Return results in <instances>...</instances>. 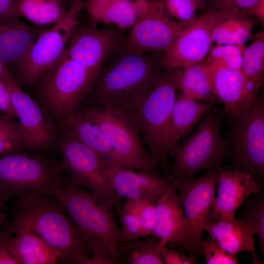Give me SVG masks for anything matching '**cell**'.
Here are the masks:
<instances>
[{"label": "cell", "mask_w": 264, "mask_h": 264, "mask_svg": "<svg viewBox=\"0 0 264 264\" xmlns=\"http://www.w3.org/2000/svg\"><path fill=\"white\" fill-rule=\"evenodd\" d=\"M6 86L21 126L28 151L60 154L58 146L59 128L53 118L22 89L16 81Z\"/></svg>", "instance_id": "5bb4252c"}, {"label": "cell", "mask_w": 264, "mask_h": 264, "mask_svg": "<svg viewBox=\"0 0 264 264\" xmlns=\"http://www.w3.org/2000/svg\"><path fill=\"white\" fill-rule=\"evenodd\" d=\"M10 222L40 236L57 253L59 262L92 264L88 241L54 196L31 195L16 198L9 210Z\"/></svg>", "instance_id": "7a4b0ae2"}, {"label": "cell", "mask_w": 264, "mask_h": 264, "mask_svg": "<svg viewBox=\"0 0 264 264\" xmlns=\"http://www.w3.org/2000/svg\"><path fill=\"white\" fill-rule=\"evenodd\" d=\"M226 156L232 169L260 184L264 176V99L258 95L231 119Z\"/></svg>", "instance_id": "9c48e42d"}, {"label": "cell", "mask_w": 264, "mask_h": 264, "mask_svg": "<svg viewBox=\"0 0 264 264\" xmlns=\"http://www.w3.org/2000/svg\"><path fill=\"white\" fill-rule=\"evenodd\" d=\"M95 77L65 50L60 59L28 87V94L60 128L79 107Z\"/></svg>", "instance_id": "5b68a950"}, {"label": "cell", "mask_w": 264, "mask_h": 264, "mask_svg": "<svg viewBox=\"0 0 264 264\" xmlns=\"http://www.w3.org/2000/svg\"><path fill=\"white\" fill-rule=\"evenodd\" d=\"M86 238L93 254L92 264H116L125 260L124 241L112 208L89 190L68 183L55 196Z\"/></svg>", "instance_id": "3957f363"}, {"label": "cell", "mask_w": 264, "mask_h": 264, "mask_svg": "<svg viewBox=\"0 0 264 264\" xmlns=\"http://www.w3.org/2000/svg\"><path fill=\"white\" fill-rule=\"evenodd\" d=\"M108 173L111 185L120 197L143 199L156 204L171 185L168 177L135 172L116 165H110Z\"/></svg>", "instance_id": "ffe728a7"}, {"label": "cell", "mask_w": 264, "mask_h": 264, "mask_svg": "<svg viewBox=\"0 0 264 264\" xmlns=\"http://www.w3.org/2000/svg\"><path fill=\"white\" fill-rule=\"evenodd\" d=\"M245 44L212 45L206 58L207 65L211 67L241 69Z\"/></svg>", "instance_id": "d6a6232c"}, {"label": "cell", "mask_w": 264, "mask_h": 264, "mask_svg": "<svg viewBox=\"0 0 264 264\" xmlns=\"http://www.w3.org/2000/svg\"><path fill=\"white\" fill-rule=\"evenodd\" d=\"M215 105L202 103L180 94L176 97L171 118L167 141L169 151L188 133Z\"/></svg>", "instance_id": "d4e9b609"}, {"label": "cell", "mask_w": 264, "mask_h": 264, "mask_svg": "<svg viewBox=\"0 0 264 264\" xmlns=\"http://www.w3.org/2000/svg\"><path fill=\"white\" fill-rule=\"evenodd\" d=\"M16 13L34 24L43 26L56 24L64 20L68 15L62 4L52 0H19Z\"/></svg>", "instance_id": "f1b7e54d"}, {"label": "cell", "mask_w": 264, "mask_h": 264, "mask_svg": "<svg viewBox=\"0 0 264 264\" xmlns=\"http://www.w3.org/2000/svg\"><path fill=\"white\" fill-rule=\"evenodd\" d=\"M188 22L172 18L160 0H149L147 7L139 16L122 45L134 52L165 54Z\"/></svg>", "instance_id": "4fadbf2b"}, {"label": "cell", "mask_w": 264, "mask_h": 264, "mask_svg": "<svg viewBox=\"0 0 264 264\" xmlns=\"http://www.w3.org/2000/svg\"><path fill=\"white\" fill-rule=\"evenodd\" d=\"M0 113L3 115L16 119L10 94L7 86L0 80Z\"/></svg>", "instance_id": "7bdbcfd3"}, {"label": "cell", "mask_w": 264, "mask_h": 264, "mask_svg": "<svg viewBox=\"0 0 264 264\" xmlns=\"http://www.w3.org/2000/svg\"><path fill=\"white\" fill-rule=\"evenodd\" d=\"M222 113L212 108L201 119L195 132L169 153L172 158L170 180H187L204 169L222 166L226 143L220 134Z\"/></svg>", "instance_id": "ba28073f"}, {"label": "cell", "mask_w": 264, "mask_h": 264, "mask_svg": "<svg viewBox=\"0 0 264 264\" xmlns=\"http://www.w3.org/2000/svg\"><path fill=\"white\" fill-rule=\"evenodd\" d=\"M202 256L207 264H237V255L224 250L212 240H204L201 242Z\"/></svg>", "instance_id": "74e56055"}, {"label": "cell", "mask_w": 264, "mask_h": 264, "mask_svg": "<svg viewBox=\"0 0 264 264\" xmlns=\"http://www.w3.org/2000/svg\"><path fill=\"white\" fill-rule=\"evenodd\" d=\"M203 230L228 253L237 255L246 251L252 256L253 264H263L255 249L256 230L248 221L235 217L215 221L209 220L204 224Z\"/></svg>", "instance_id": "44dd1931"}, {"label": "cell", "mask_w": 264, "mask_h": 264, "mask_svg": "<svg viewBox=\"0 0 264 264\" xmlns=\"http://www.w3.org/2000/svg\"><path fill=\"white\" fill-rule=\"evenodd\" d=\"M256 16L264 23V0H260L251 9L249 16Z\"/></svg>", "instance_id": "ee69618b"}, {"label": "cell", "mask_w": 264, "mask_h": 264, "mask_svg": "<svg viewBox=\"0 0 264 264\" xmlns=\"http://www.w3.org/2000/svg\"><path fill=\"white\" fill-rule=\"evenodd\" d=\"M15 231L14 226L10 221L0 230V264H17L9 247L10 239Z\"/></svg>", "instance_id": "ab89813d"}, {"label": "cell", "mask_w": 264, "mask_h": 264, "mask_svg": "<svg viewBox=\"0 0 264 264\" xmlns=\"http://www.w3.org/2000/svg\"><path fill=\"white\" fill-rule=\"evenodd\" d=\"M120 219V230L124 242L143 237L141 226L137 215L125 205L121 209Z\"/></svg>", "instance_id": "8d00e7d4"}, {"label": "cell", "mask_w": 264, "mask_h": 264, "mask_svg": "<svg viewBox=\"0 0 264 264\" xmlns=\"http://www.w3.org/2000/svg\"><path fill=\"white\" fill-rule=\"evenodd\" d=\"M69 183L61 159L44 152L25 151L0 157V204L24 197L55 196Z\"/></svg>", "instance_id": "277c9868"}, {"label": "cell", "mask_w": 264, "mask_h": 264, "mask_svg": "<svg viewBox=\"0 0 264 264\" xmlns=\"http://www.w3.org/2000/svg\"><path fill=\"white\" fill-rule=\"evenodd\" d=\"M83 0H77L63 21L40 33L35 41L11 74L22 87H29L39 76L51 67L64 54L71 33L78 24Z\"/></svg>", "instance_id": "8fae6325"}, {"label": "cell", "mask_w": 264, "mask_h": 264, "mask_svg": "<svg viewBox=\"0 0 264 264\" xmlns=\"http://www.w3.org/2000/svg\"><path fill=\"white\" fill-rule=\"evenodd\" d=\"M169 15L181 22L197 17L196 12L206 5L208 0H160Z\"/></svg>", "instance_id": "d590c367"}, {"label": "cell", "mask_w": 264, "mask_h": 264, "mask_svg": "<svg viewBox=\"0 0 264 264\" xmlns=\"http://www.w3.org/2000/svg\"><path fill=\"white\" fill-rule=\"evenodd\" d=\"M122 43L107 57L79 106H114L132 111L169 69L165 54L131 51Z\"/></svg>", "instance_id": "6da1fadb"}, {"label": "cell", "mask_w": 264, "mask_h": 264, "mask_svg": "<svg viewBox=\"0 0 264 264\" xmlns=\"http://www.w3.org/2000/svg\"><path fill=\"white\" fill-rule=\"evenodd\" d=\"M149 0H86L84 8L90 16V24H115L120 28L132 27L145 10Z\"/></svg>", "instance_id": "7402d4cb"}, {"label": "cell", "mask_w": 264, "mask_h": 264, "mask_svg": "<svg viewBox=\"0 0 264 264\" xmlns=\"http://www.w3.org/2000/svg\"><path fill=\"white\" fill-rule=\"evenodd\" d=\"M162 245L166 246L162 240L144 241L138 238L124 242L123 250L129 264H163Z\"/></svg>", "instance_id": "f546056e"}, {"label": "cell", "mask_w": 264, "mask_h": 264, "mask_svg": "<svg viewBox=\"0 0 264 264\" xmlns=\"http://www.w3.org/2000/svg\"><path fill=\"white\" fill-rule=\"evenodd\" d=\"M19 0H0V24L20 21L16 13Z\"/></svg>", "instance_id": "b9f144b4"}, {"label": "cell", "mask_w": 264, "mask_h": 264, "mask_svg": "<svg viewBox=\"0 0 264 264\" xmlns=\"http://www.w3.org/2000/svg\"><path fill=\"white\" fill-rule=\"evenodd\" d=\"M25 151L28 150L19 121L0 113V157Z\"/></svg>", "instance_id": "1f68e13d"}, {"label": "cell", "mask_w": 264, "mask_h": 264, "mask_svg": "<svg viewBox=\"0 0 264 264\" xmlns=\"http://www.w3.org/2000/svg\"><path fill=\"white\" fill-rule=\"evenodd\" d=\"M0 80L5 85L9 84L15 79L11 72L5 66L0 58Z\"/></svg>", "instance_id": "f6af8a7d"}, {"label": "cell", "mask_w": 264, "mask_h": 264, "mask_svg": "<svg viewBox=\"0 0 264 264\" xmlns=\"http://www.w3.org/2000/svg\"><path fill=\"white\" fill-rule=\"evenodd\" d=\"M54 1H55L57 2H59V3L62 4L65 6V4L67 2H71L72 4L75 1H76L77 0H52Z\"/></svg>", "instance_id": "7dc6e473"}, {"label": "cell", "mask_w": 264, "mask_h": 264, "mask_svg": "<svg viewBox=\"0 0 264 264\" xmlns=\"http://www.w3.org/2000/svg\"><path fill=\"white\" fill-rule=\"evenodd\" d=\"M177 89L183 95L199 102L214 105L218 103L210 84L205 59L180 69Z\"/></svg>", "instance_id": "83f0119b"}, {"label": "cell", "mask_w": 264, "mask_h": 264, "mask_svg": "<svg viewBox=\"0 0 264 264\" xmlns=\"http://www.w3.org/2000/svg\"><path fill=\"white\" fill-rule=\"evenodd\" d=\"M240 219L246 220L255 227L259 239L261 253L264 254V194L261 190L252 195L246 203L240 207Z\"/></svg>", "instance_id": "836d02e7"}, {"label": "cell", "mask_w": 264, "mask_h": 264, "mask_svg": "<svg viewBox=\"0 0 264 264\" xmlns=\"http://www.w3.org/2000/svg\"><path fill=\"white\" fill-rule=\"evenodd\" d=\"M58 146L70 183L88 189L113 208L120 198L115 192L108 173L109 165L97 153L59 128Z\"/></svg>", "instance_id": "30bf717a"}, {"label": "cell", "mask_w": 264, "mask_h": 264, "mask_svg": "<svg viewBox=\"0 0 264 264\" xmlns=\"http://www.w3.org/2000/svg\"><path fill=\"white\" fill-rule=\"evenodd\" d=\"M180 69H169L136 109L129 112L145 147L154 161H162L164 169L168 165L167 141Z\"/></svg>", "instance_id": "52a82bcc"}, {"label": "cell", "mask_w": 264, "mask_h": 264, "mask_svg": "<svg viewBox=\"0 0 264 264\" xmlns=\"http://www.w3.org/2000/svg\"><path fill=\"white\" fill-rule=\"evenodd\" d=\"M127 199L125 205L137 215L141 226L143 237L153 236L156 223L155 204L146 200Z\"/></svg>", "instance_id": "e575fe53"}, {"label": "cell", "mask_w": 264, "mask_h": 264, "mask_svg": "<svg viewBox=\"0 0 264 264\" xmlns=\"http://www.w3.org/2000/svg\"><path fill=\"white\" fill-rule=\"evenodd\" d=\"M207 66L217 102L224 105L225 113L230 119L235 117L258 95L260 88L249 81L241 70Z\"/></svg>", "instance_id": "ac0fdd59"}, {"label": "cell", "mask_w": 264, "mask_h": 264, "mask_svg": "<svg viewBox=\"0 0 264 264\" xmlns=\"http://www.w3.org/2000/svg\"><path fill=\"white\" fill-rule=\"evenodd\" d=\"M14 227L15 231L10 239L9 247L17 264H54L59 262L56 252L40 236L26 227Z\"/></svg>", "instance_id": "cb8c5ba5"}, {"label": "cell", "mask_w": 264, "mask_h": 264, "mask_svg": "<svg viewBox=\"0 0 264 264\" xmlns=\"http://www.w3.org/2000/svg\"><path fill=\"white\" fill-rule=\"evenodd\" d=\"M60 128L97 153L109 165L119 166L114 152L99 127L74 112Z\"/></svg>", "instance_id": "484cf974"}, {"label": "cell", "mask_w": 264, "mask_h": 264, "mask_svg": "<svg viewBox=\"0 0 264 264\" xmlns=\"http://www.w3.org/2000/svg\"><path fill=\"white\" fill-rule=\"evenodd\" d=\"M222 166L208 169L202 176L187 180H170L176 189L188 223L190 255L202 256L203 227L210 220L211 204Z\"/></svg>", "instance_id": "7c38bea8"}, {"label": "cell", "mask_w": 264, "mask_h": 264, "mask_svg": "<svg viewBox=\"0 0 264 264\" xmlns=\"http://www.w3.org/2000/svg\"><path fill=\"white\" fill-rule=\"evenodd\" d=\"M75 113L98 126L117 156L120 167L159 175L128 111L114 106L80 105Z\"/></svg>", "instance_id": "8992f818"}, {"label": "cell", "mask_w": 264, "mask_h": 264, "mask_svg": "<svg viewBox=\"0 0 264 264\" xmlns=\"http://www.w3.org/2000/svg\"><path fill=\"white\" fill-rule=\"evenodd\" d=\"M3 207L4 206L0 204V227L3 226L9 222L6 213L2 210Z\"/></svg>", "instance_id": "bcb514c9"}, {"label": "cell", "mask_w": 264, "mask_h": 264, "mask_svg": "<svg viewBox=\"0 0 264 264\" xmlns=\"http://www.w3.org/2000/svg\"><path fill=\"white\" fill-rule=\"evenodd\" d=\"M241 71L244 77L258 88L263 84L264 75V34L246 47L242 56Z\"/></svg>", "instance_id": "4dcf8cb0"}, {"label": "cell", "mask_w": 264, "mask_h": 264, "mask_svg": "<svg viewBox=\"0 0 264 264\" xmlns=\"http://www.w3.org/2000/svg\"><path fill=\"white\" fill-rule=\"evenodd\" d=\"M155 205L156 223L153 236L164 241L166 246L178 248L190 255L188 223L177 191L172 183Z\"/></svg>", "instance_id": "d6986e66"}, {"label": "cell", "mask_w": 264, "mask_h": 264, "mask_svg": "<svg viewBox=\"0 0 264 264\" xmlns=\"http://www.w3.org/2000/svg\"><path fill=\"white\" fill-rule=\"evenodd\" d=\"M253 22L250 17L227 10L216 11L212 39L217 45L245 44L251 38Z\"/></svg>", "instance_id": "4316f807"}, {"label": "cell", "mask_w": 264, "mask_h": 264, "mask_svg": "<svg viewBox=\"0 0 264 264\" xmlns=\"http://www.w3.org/2000/svg\"><path fill=\"white\" fill-rule=\"evenodd\" d=\"M217 185V195L210 213V220L212 217L216 220L235 217L244 201L262 188L261 184L249 175L223 166Z\"/></svg>", "instance_id": "e0dca14e"}, {"label": "cell", "mask_w": 264, "mask_h": 264, "mask_svg": "<svg viewBox=\"0 0 264 264\" xmlns=\"http://www.w3.org/2000/svg\"><path fill=\"white\" fill-rule=\"evenodd\" d=\"M260 0H208V9L227 10L249 16L252 7Z\"/></svg>", "instance_id": "f35d334b"}, {"label": "cell", "mask_w": 264, "mask_h": 264, "mask_svg": "<svg viewBox=\"0 0 264 264\" xmlns=\"http://www.w3.org/2000/svg\"><path fill=\"white\" fill-rule=\"evenodd\" d=\"M216 11L208 9L182 28L165 54L168 68L182 69L206 58L213 42L212 25Z\"/></svg>", "instance_id": "2e32d148"}, {"label": "cell", "mask_w": 264, "mask_h": 264, "mask_svg": "<svg viewBox=\"0 0 264 264\" xmlns=\"http://www.w3.org/2000/svg\"><path fill=\"white\" fill-rule=\"evenodd\" d=\"M161 256L165 264H194L197 258L188 255H186L181 251L170 249L166 245L161 248Z\"/></svg>", "instance_id": "60d3db41"}, {"label": "cell", "mask_w": 264, "mask_h": 264, "mask_svg": "<svg viewBox=\"0 0 264 264\" xmlns=\"http://www.w3.org/2000/svg\"><path fill=\"white\" fill-rule=\"evenodd\" d=\"M125 37L115 28L77 24L71 33L66 51L71 59L96 77L109 54Z\"/></svg>", "instance_id": "9a60e30c"}, {"label": "cell", "mask_w": 264, "mask_h": 264, "mask_svg": "<svg viewBox=\"0 0 264 264\" xmlns=\"http://www.w3.org/2000/svg\"><path fill=\"white\" fill-rule=\"evenodd\" d=\"M22 21L0 24V58L11 73L43 29Z\"/></svg>", "instance_id": "603a6c76"}]
</instances>
